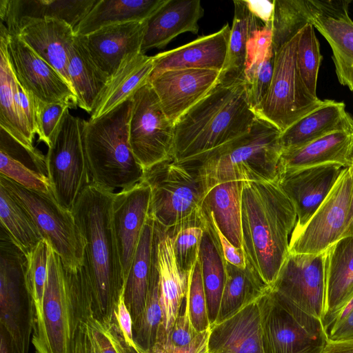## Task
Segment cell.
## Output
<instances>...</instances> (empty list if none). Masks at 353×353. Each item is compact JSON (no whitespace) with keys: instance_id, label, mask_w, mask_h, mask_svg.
Here are the masks:
<instances>
[{"instance_id":"603a6c76","label":"cell","mask_w":353,"mask_h":353,"mask_svg":"<svg viewBox=\"0 0 353 353\" xmlns=\"http://www.w3.org/2000/svg\"><path fill=\"white\" fill-rule=\"evenodd\" d=\"M8 33L19 37L54 68L72 88L67 68L69 49L76 36L72 27L55 19H25Z\"/></svg>"},{"instance_id":"7c38bea8","label":"cell","mask_w":353,"mask_h":353,"mask_svg":"<svg viewBox=\"0 0 353 353\" xmlns=\"http://www.w3.org/2000/svg\"><path fill=\"white\" fill-rule=\"evenodd\" d=\"M74 324V306L65 269L51 248L42 313L34 324L31 339L36 353H71Z\"/></svg>"},{"instance_id":"680465c9","label":"cell","mask_w":353,"mask_h":353,"mask_svg":"<svg viewBox=\"0 0 353 353\" xmlns=\"http://www.w3.org/2000/svg\"><path fill=\"white\" fill-rule=\"evenodd\" d=\"M323 353H353V339L341 341H327Z\"/></svg>"},{"instance_id":"cb8c5ba5","label":"cell","mask_w":353,"mask_h":353,"mask_svg":"<svg viewBox=\"0 0 353 353\" xmlns=\"http://www.w3.org/2000/svg\"><path fill=\"white\" fill-rule=\"evenodd\" d=\"M148 21H131L104 27L80 36L98 67L110 77L128 55L141 51Z\"/></svg>"},{"instance_id":"b9f144b4","label":"cell","mask_w":353,"mask_h":353,"mask_svg":"<svg viewBox=\"0 0 353 353\" xmlns=\"http://www.w3.org/2000/svg\"><path fill=\"white\" fill-rule=\"evenodd\" d=\"M225 271L226 280L215 324L257 301L270 288L248 265L242 269L225 261Z\"/></svg>"},{"instance_id":"ac0fdd59","label":"cell","mask_w":353,"mask_h":353,"mask_svg":"<svg viewBox=\"0 0 353 353\" xmlns=\"http://www.w3.org/2000/svg\"><path fill=\"white\" fill-rule=\"evenodd\" d=\"M312 24L327 40L339 83L353 91V21L347 1L312 0Z\"/></svg>"},{"instance_id":"44dd1931","label":"cell","mask_w":353,"mask_h":353,"mask_svg":"<svg viewBox=\"0 0 353 353\" xmlns=\"http://www.w3.org/2000/svg\"><path fill=\"white\" fill-rule=\"evenodd\" d=\"M343 167L324 164L281 173L277 182L297 215L294 230L303 227L328 196Z\"/></svg>"},{"instance_id":"484cf974","label":"cell","mask_w":353,"mask_h":353,"mask_svg":"<svg viewBox=\"0 0 353 353\" xmlns=\"http://www.w3.org/2000/svg\"><path fill=\"white\" fill-rule=\"evenodd\" d=\"M203 13L199 0H167L148 21L142 52L163 48L182 33L197 34L198 21Z\"/></svg>"},{"instance_id":"d590c367","label":"cell","mask_w":353,"mask_h":353,"mask_svg":"<svg viewBox=\"0 0 353 353\" xmlns=\"http://www.w3.org/2000/svg\"><path fill=\"white\" fill-rule=\"evenodd\" d=\"M167 0H98L75 29L85 36L104 27L131 21H148Z\"/></svg>"},{"instance_id":"4dcf8cb0","label":"cell","mask_w":353,"mask_h":353,"mask_svg":"<svg viewBox=\"0 0 353 353\" xmlns=\"http://www.w3.org/2000/svg\"><path fill=\"white\" fill-rule=\"evenodd\" d=\"M154 68V56L142 52L126 56L110 77L90 119H97L132 97L149 83Z\"/></svg>"},{"instance_id":"ba28073f","label":"cell","mask_w":353,"mask_h":353,"mask_svg":"<svg viewBox=\"0 0 353 353\" xmlns=\"http://www.w3.org/2000/svg\"><path fill=\"white\" fill-rule=\"evenodd\" d=\"M264 353H323L327 343L322 321L270 288L259 299Z\"/></svg>"},{"instance_id":"8992f818","label":"cell","mask_w":353,"mask_h":353,"mask_svg":"<svg viewBox=\"0 0 353 353\" xmlns=\"http://www.w3.org/2000/svg\"><path fill=\"white\" fill-rule=\"evenodd\" d=\"M151 188L148 218L163 232L172 234L190 225H203L207 186L197 168L174 159L145 172Z\"/></svg>"},{"instance_id":"d4e9b609","label":"cell","mask_w":353,"mask_h":353,"mask_svg":"<svg viewBox=\"0 0 353 353\" xmlns=\"http://www.w3.org/2000/svg\"><path fill=\"white\" fill-rule=\"evenodd\" d=\"M259 299L210 327L209 353H264Z\"/></svg>"},{"instance_id":"ab89813d","label":"cell","mask_w":353,"mask_h":353,"mask_svg":"<svg viewBox=\"0 0 353 353\" xmlns=\"http://www.w3.org/2000/svg\"><path fill=\"white\" fill-rule=\"evenodd\" d=\"M243 181H230L208 189L203 210L211 212L222 234L236 248H242L241 199Z\"/></svg>"},{"instance_id":"d6a6232c","label":"cell","mask_w":353,"mask_h":353,"mask_svg":"<svg viewBox=\"0 0 353 353\" xmlns=\"http://www.w3.org/2000/svg\"><path fill=\"white\" fill-rule=\"evenodd\" d=\"M67 70L77 107L91 114L110 77L96 64L80 36H75L69 49Z\"/></svg>"},{"instance_id":"bcb514c9","label":"cell","mask_w":353,"mask_h":353,"mask_svg":"<svg viewBox=\"0 0 353 353\" xmlns=\"http://www.w3.org/2000/svg\"><path fill=\"white\" fill-rule=\"evenodd\" d=\"M321 62L319 43L312 23L300 32L296 50V64L301 77L309 92L316 96V84Z\"/></svg>"},{"instance_id":"f546056e","label":"cell","mask_w":353,"mask_h":353,"mask_svg":"<svg viewBox=\"0 0 353 353\" xmlns=\"http://www.w3.org/2000/svg\"><path fill=\"white\" fill-rule=\"evenodd\" d=\"M157 262L159 275L160 301L163 314V324L167 337L188 293L190 274L183 272L178 266L171 236L157 226Z\"/></svg>"},{"instance_id":"60d3db41","label":"cell","mask_w":353,"mask_h":353,"mask_svg":"<svg viewBox=\"0 0 353 353\" xmlns=\"http://www.w3.org/2000/svg\"><path fill=\"white\" fill-rule=\"evenodd\" d=\"M27 162L34 163L39 170V158L12 137L1 140L0 174L21 186L43 193L51 192L46 175L31 168Z\"/></svg>"},{"instance_id":"94428289","label":"cell","mask_w":353,"mask_h":353,"mask_svg":"<svg viewBox=\"0 0 353 353\" xmlns=\"http://www.w3.org/2000/svg\"><path fill=\"white\" fill-rule=\"evenodd\" d=\"M350 167L352 168V199L350 223H349L348 228L344 234V236H353V157H352V165Z\"/></svg>"},{"instance_id":"f1b7e54d","label":"cell","mask_w":353,"mask_h":353,"mask_svg":"<svg viewBox=\"0 0 353 353\" xmlns=\"http://www.w3.org/2000/svg\"><path fill=\"white\" fill-rule=\"evenodd\" d=\"M353 128V117L343 102L325 99L281 132L282 151L303 146L325 135Z\"/></svg>"},{"instance_id":"f6af8a7d","label":"cell","mask_w":353,"mask_h":353,"mask_svg":"<svg viewBox=\"0 0 353 353\" xmlns=\"http://www.w3.org/2000/svg\"><path fill=\"white\" fill-rule=\"evenodd\" d=\"M272 41L274 52L312 23V0H273Z\"/></svg>"},{"instance_id":"5bb4252c","label":"cell","mask_w":353,"mask_h":353,"mask_svg":"<svg viewBox=\"0 0 353 353\" xmlns=\"http://www.w3.org/2000/svg\"><path fill=\"white\" fill-rule=\"evenodd\" d=\"M129 139L132 152L145 172L174 159V124L164 113L150 83L132 97Z\"/></svg>"},{"instance_id":"9a60e30c","label":"cell","mask_w":353,"mask_h":353,"mask_svg":"<svg viewBox=\"0 0 353 353\" xmlns=\"http://www.w3.org/2000/svg\"><path fill=\"white\" fill-rule=\"evenodd\" d=\"M352 170L343 168L331 192L299 230H293L289 253L317 254L344 236L350 220Z\"/></svg>"},{"instance_id":"6f0895ef","label":"cell","mask_w":353,"mask_h":353,"mask_svg":"<svg viewBox=\"0 0 353 353\" xmlns=\"http://www.w3.org/2000/svg\"><path fill=\"white\" fill-rule=\"evenodd\" d=\"M117 316L119 325L125 336L130 341L134 343L132 337V320L131 315L124 303L123 296L118 306Z\"/></svg>"},{"instance_id":"1f68e13d","label":"cell","mask_w":353,"mask_h":353,"mask_svg":"<svg viewBox=\"0 0 353 353\" xmlns=\"http://www.w3.org/2000/svg\"><path fill=\"white\" fill-rule=\"evenodd\" d=\"M326 300L322 323L353 297V236H343L325 251Z\"/></svg>"},{"instance_id":"277c9868","label":"cell","mask_w":353,"mask_h":353,"mask_svg":"<svg viewBox=\"0 0 353 353\" xmlns=\"http://www.w3.org/2000/svg\"><path fill=\"white\" fill-rule=\"evenodd\" d=\"M281 131L256 117L250 131L199 158L186 162L198 168L207 189L230 181H274L282 153Z\"/></svg>"},{"instance_id":"e575fe53","label":"cell","mask_w":353,"mask_h":353,"mask_svg":"<svg viewBox=\"0 0 353 353\" xmlns=\"http://www.w3.org/2000/svg\"><path fill=\"white\" fill-rule=\"evenodd\" d=\"M274 61L272 25L269 23L254 32L248 44L245 79L249 102L254 112L268 92Z\"/></svg>"},{"instance_id":"9f6ffc18","label":"cell","mask_w":353,"mask_h":353,"mask_svg":"<svg viewBox=\"0 0 353 353\" xmlns=\"http://www.w3.org/2000/svg\"><path fill=\"white\" fill-rule=\"evenodd\" d=\"M245 1L250 10L264 24L272 22L274 11L273 1Z\"/></svg>"},{"instance_id":"4fadbf2b","label":"cell","mask_w":353,"mask_h":353,"mask_svg":"<svg viewBox=\"0 0 353 353\" xmlns=\"http://www.w3.org/2000/svg\"><path fill=\"white\" fill-rule=\"evenodd\" d=\"M65 272L74 306L71 353H139L122 331L117 315L108 321L93 315L85 266Z\"/></svg>"},{"instance_id":"f5cc1de1","label":"cell","mask_w":353,"mask_h":353,"mask_svg":"<svg viewBox=\"0 0 353 353\" xmlns=\"http://www.w3.org/2000/svg\"><path fill=\"white\" fill-rule=\"evenodd\" d=\"M210 330L197 335L188 345L183 347H172L156 344L148 351L137 350L139 353H209L208 337Z\"/></svg>"},{"instance_id":"7402d4cb","label":"cell","mask_w":353,"mask_h":353,"mask_svg":"<svg viewBox=\"0 0 353 353\" xmlns=\"http://www.w3.org/2000/svg\"><path fill=\"white\" fill-rule=\"evenodd\" d=\"M230 28L227 23L214 33L157 54L150 81L170 70L199 68L221 72L227 59Z\"/></svg>"},{"instance_id":"8fae6325","label":"cell","mask_w":353,"mask_h":353,"mask_svg":"<svg viewBox=\"0 0 353 353\" xmlns=\"http://www.w3.org/2000/svg\"><path fill=\"white\" fill-rule=\"evenodd\" d=\"M4 232L0 243V325L10 334L19 353H28L34 307L26 277V258Z\"/></svg>"},{"instance_id":"6da1fadb","label":"cell","mask_w":353,"mask_h":353,"mask_svg":"<svg viewBox=\"0 0 353 353\" xmlns=\"http://www.w3.org/2000/svg\"><path fill=\"white\" fill-rule=\"evenodd\" d=\"M114 193L90 184L72 209L85 242L84 265L93 315L108 321L117 315L125 285L112 221Z\"/></svg>"},{"instance_id":"c3c4849f","label":"cell","mask_w":353,"mask_h":353,"mask_svg":"<svg viewBox=\"0 0 353 353\" xmlns=\"http://www.w3.org/2000/svg\"><path fill=\"white\" fill-rule=\"evenodd\" d=\"M203 234V225L182 228L170 235L177 265L185 273H191L199 259Z\"/></svg>"},{"instance_id":"f35d334b","label":"cell","mask_w":353,"mask_h":353,"mask_svg":"<svg viewBox=\"0 0 353 353\" xmlns=\"http://www.w3.org/2000/svg\"><path fill=\"white\" fill-rule=\"evenodd\" d=\"M234 13L225 66L219 83L232 84L245 82L248 44L252 34L261 29L262 23L248 8L245 0H234Z\"/></svg>"},{"instance_id":"7a4b0ae2","label":"cell","mask_w":353,"mask_h":353,"mask_svg":"<svg viewBox=\"0 0 353 353\" xmlns=\"http://www.w3.org/2000/svg\"><path fill=\"white\" fill-rule=\"evenodd\" d=\"M295 208L277 181L243 182L242 249L247 265L269 288L289 254Z\"/></svg>"},{"instance_id":"e0dca14e","label":"cell","mask_w":353,"mask_h":353,"mask_svg":"<svg viewBox=\"0 0 353 353\" xmlns=\"http://www.w3.org/2000/svg\"><path fill=\"white\" fill-rule=\"evenodd\" d=\"M8 54L13 72L31 95L48 103L76 108V96L63 77L19 37H8Z\"/></svg>"},{"instance_id":"7dc6e473","label":"cell","mask_w":353,"mask_h":353,"mask_svg":"<svg viewBox=\"0 0 353 353\" xmlns=\"http://www.w3.org/2000/svg\"><path fill=\"white\" fill-rule=\"evenodd\" d=\"M50 250V245L43 239L26 256V277L34 303V323L42 313Z\"/></svg>"},{"instance_id":"816d5d0a","label":"cell","mask_w":353,"mask_h":353,"mask_svg":"<svg viewBox=\"0 0 353 353\" xmlns=\"http://www.w3.org/2000/svg\"><path fill=\"white\" fill-rule=\"evenodd\" d=\"M199 334L194 329L191 323L185 297L175 321L167 334L165 341L157 344L183 347L190 344Z\"/></svg>"},{"instance_id":"db71d44e","label":"cell","mask_w":353,"mask_h":353,"mask_svg":"<svg viewBox=\"0 0 353 353\" xmlns=\"http://www.w3.org/2000/svg\"><path fill=\"white\" fill-rule=\"evenodd\" d=\"M203 211L210 216L212 223L218 236L222 253L225 261L238 268L242 269L245 268L247 266V263L243 249L234 246L222 234L218 228L214 216L211 212Z\"/></svg>"},{"instance_id":"30bf717a","label":"cell","mask_w":353,"mask_h":353,"mask_svg":"<svg viewBox=\"0 0 353 353\" xmlns=\"http://www.w3.org/2000/svg\"><path fill=\"white\" fill-rule=\"evenodd\" d=\"M299 34L275 53L268 92L255 111L257 117L273 124L281 132L323 103L309 92L299 74L296 64Z\"/></svg>"},{"instance_id":"f907efd6","label":"cell","mask_w":353,"mask_h":353,"mask_svg":"<svg viewBox=\"0 0 353 353\" xmlns=\"http://www.w3.org/2000/svg\"><path fill=\"white\" fill-rule=\"evenodd\" d=\"M32 99L35 108L37 134L39 140L48 148L52 145L59 125L70 108L63 103H46L34 96Z\"/></svg>"},{"instance_id":"74e56055","label":"cell","mask_w":353,"mask_h":353,"mask_svg":"<svg viewBox=\"0 0 353 353\" xmlns=\"http://www.w3.org/2000/svg\"><path fill=\"white\" fill-rule=\"evenodd\" d=\"M8 32L1 23L0 28V128L25 148L32 152L34 148V136L23 122L16 102V77L8 54Z\"/></svg>"},{"instance_id":"11a10c76","label":"cell","mask_w":353,"mask_h":353,"mask_svg":"<svg viewBox=\"0 0 353 353\" xmlns=\"http://www.w3.org/2000/svg\"><path fill=\"white\" fill-rule=\"evenodd\" d=\"M327 337L330 341L353 339V307L341 321L328 330Z\"/></svg>"},{"instance_id":"5b68a950","label":"cell","mask_w":353,"mask_h":353,"mask_svg":"<svg viewBox=\"0 0 353 353\" xmlns=\"http://www.w3.org/2000/svg\"><path fill=\"white\" fill-rule=\"evenodd\" d=\"M132 105L131 97L85 125L84 148L92 184L112 192L129 188L145 175L130 144Z\"/></svg>"},{"instance_id":"3957f363","label":"cell","mask_w":353,"mask_h":353,"mask_svg":"<svg viewBox=\"0 0 353 353\" xmlns=\"http://www.w3.org/2000/svg\"><path fill=\"white\" fill-rule=\"evenodd\" d=\"M245 82L218 83L174 123V159L192 161L247 134L256 118Z\"/></svg>"},{"instance_id":"7bdbcfd3","label":"cell","mask_w":353,"mask_h":353,"mask_svg":"<svg viewBox=\"0 0 353 353\" xmlns=\"http://www.w3.org/2000/svg\"><path fill=\"white\" fill-rule=\"evenodd\" d=\"M154 248L152 272L145 306L132 323V337L136 348L142 351L152 349L157 343L166 339L163 314L160 301L159 275L157 262V229Z\"/></svg>"},{"instance_id":"52a82bcc","label":"cell","mask_w":353,"mask_h":353,"mask_svg":"<svg viewBox=\"0 0 353 353\" xmlns=\"http://www.w3.org/2000/svg\"><path fill=\"white\" fill-rule=\"evenodd\" d=\"M0 184L27 210L65 269L75 271L84 265L85 242L72 210L60 205L52 192L26 189L3 175Z\"/></svg>"},{"instance_id":"4316f807","label":"cell","mask_w":353,"mask_h":353,"mask_svg":"<svg viewBox=\"0 0 353 353\" xmlns=\"http://www.w3.org/2000/svg\"><path fill=\"white\" fill-rule=\"evenodd\" d=\"M353 128L335 132L300 148L282 151L279 166L281 173L324 165H352Z\"/></svg>"},{"instance_id":"ee69618b","label":"cell","mask_w":353,"mask_h":353,"mask_svg":"<svg viewBox=\"0 0 353 353\" xmlns=\"http://www.w3.org/2000/svg\"><path fill=\"white\" fill-rule=\"evenodd\" d=\"M0 220L3 230L25 256L43 240L27 210L1 184Z\"/></svg>"},{"instance_id":"ffe728a7","label":"cell","mask_w":353,"mask_h":353,"mask_svg":"<svg viewBox=\"0 0 353 353\" xmlns=\"http://www.w3.org/2000/svg\"><path fill=\"white\" fill-rule=\"evenodd\" d=\"M151 188L143 179L114 193L112 221L125 279L148 217Z\"/></svg>"},{"instance_id":"9c48e42d","label":"cell","mask_w":353,"mask_h":353,"mask_svg":"<svg viewBox=\"0 0 353 353\" xmlns=\"http://www.w3.org/2000/svg\"><path fill=\"white\" fill-rule=\"evenodd\" d=\"M85 122L68 110L46 156L51 192L70 210L84 188L92 184L83 142Z\"/></svg>"},{"instance_id":"d6986e66","label":"cell","mask_w":353,"mask_h":353,"mask_svg":"<svg viewBox=\"0 0 353 353\" xmlns=\"http://www.w3.org/2000/svg\"><path fill=\"white\" fill-rule=\"evenodd\" d=\"M220 73L199 68L170 70L149 83L166 117L174 124L217 85Z\"/></svg>"},{"instance_id":"83f0119b","label":"cell","mask_w":353,"mask_h":353,"mask_svg":"<svg viewBox=\"0 0 353 353\" xmlns=\"http://www.w3.org/2000/svg\"><path fill=\"white\" fill-rule=\"evenodd\" d=\"M98 0H0L1 22L8 32L25 19H55L75 31Z\"/></svg>"},{"instance_id":"91938a15","label":"cell","mask_w":353,"mask_h":353,"mask_svg":"<svg viewBox=\"0 0 353 353\" xmlns=\"http://www.w3.org/2000/svg\"><path fill=\"white\" fill-rule=\"evenodd\" d=\"M0 353H19L17 346L6 329L0 325Z\"/></svg>"},{"instance_id":"836d02e7","label":"cell","mask_w":353,"mask_h":353,"mask_svg":"<svg viewBox=\"0 0 353 353\" xmlns=\"http://www.w3.org/2000/svg\"><path fill=\"white\" fill-rule=\"evenodd\" d=\"M205 215L199 259L210 327L216 321L226 280L225 260L208 214Z\"/></svg>"},{"instance_id":"2e32d148","label":"cell","mask_w":353,"mask_h":353,"mask_svg":"<svg viewBox=\"0 0 353 353\" xmlns=\"http://www.w3.org/2000/svg\"><path fill=\"white\" fill-rule=\"evenodd\" d=\"M270 290L322 321L326 300L325 252L289 253Z\"/></svg>"},{"instance_id":"8d00e7d4","label":"cell","mask_w":353,"mask_h":353,"mask_svg":"<svg viewBox=\"0 0 353 353\" xmlns=\"http://www.w3.org/2000/svg\"><path fill=\"white\" fill-rule=\"evenodd\" d=\"M156 238L154 222L148 217L125 279L123 299L132 323L142 313L146 303L152 272Z\"/></svg>"},{"instance_id":"6125c7cd","label":"cell","mask_w":353,"mask_h":353,"mask_svg":"<svg viewBox=\"0 0 353 353\" xmlns=\"http://www.w3.org/2000/svg\"><path fill=\"white\" fill-rule=\"evenodd\" d=\"M353 92V91H352Z\"/></svg>"},{"instance_id":"681fc988","label":"cell","mask_w":353,"mask_h":353,"mask_svg":"<svg viewBox=\"0 0 353 353\" xmlns=\"http://www.w3.org/2000/svg\"><path fill=\"white\" fill-rule=\"evenodd\" d=\"M185 297L194 329L199 334L210 330L199 259L190 273L188 291Z\"/></svg>"}]
</instances>
